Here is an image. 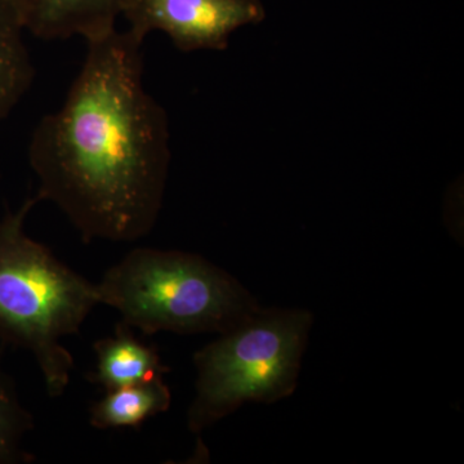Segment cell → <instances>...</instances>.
I'll return each mask as SVG.
<instances>
[{
	"instance_id": "obj_1",
	"label": "cell",
	"mask_w": 464,
	"mask_h": 464,
	"mask_svg": "<svg viewBox=\"0 0 464 464\" xmlns=\"http://www.w3.org/2000/svg\"><path fill=\"white\" fill-rule=\"evenodd\" d=\"M143 42L115 29L87 42L81 72L29 143L39 201L84 243H132L157 225L170 166L166 110L143 84Z\"/></svg>"
},
{
	"instance_id": "obj_3",
	"label": "cell",
	"mask_w": 464,
	"mask_h": 464,
	"mask_svg": "<svg viewBox=\"0 0 464 464\" xmlns=\"http://www.w3.org/2000/svg\"><path fill=\"white\" fill-rule=\"evenodd\" d=\"M96 284L100 304L148 335L222 334L261 308L230 274L181 250L134 248Z\"/></svg>"
},
{
	"instance_id": "obj_6",
	"label": "cell",
	"mask_w": 464,
	"mask_h": 464,
	"mask_svg": "<svg viewBox=\"0 0 464 464\" xmlns=\"http://www.w3.org/2000/svg\"><path fill=\"white\" fill-rule=\"evenodd\" d=\"M26 32L42 41L81 36L85 42L116 29L132 0H14Z\"/></svg>"
},
{
	"instance_id": "obj_4",
	"label": "cell",
	"mask_w": 464,
	"mask_h": 464,
	"mask_svg": "<svg viewBox=\"0 0 464 464\" xmlns=\"http://www.w3.org/2000/svg\"><path fill=\"white\" fill-rule=\"evenodd\" d=\"M311 324L313 316L304 310L259 308L198 351L188 430L203 432L246 402L289 396L297 384Z\"/></svg>"
},
{
	"instance_id": "obj_7",
	"label": "cell",
	"mask_w": 464,
	"mask_h": 464,
	"mask_svg": "<svg viewBox=\"0 0 464 464\" xmlns=\"http://www.w3.org/2000/svg\"><path fill=\"white\" fill-rule=\"evenodd\" d=\"M96 369L88 380L101 389L111 391L151 380L169 372L161 362L158 348L134 337L132 328L118 323L111 337L93 344Z\"/></svg>"
},
{
	"instance_id": "obj_5",
	"label": "cell",
	"mask_w": 464,
	"mask_h": 464,
	"mask_svg": "<svg viewBox=\"0 0 464 464\" xmlns=\"http://www.w3.org/2000/svg\"><path fill=\"white\" fill-rule=\"evenodd\" d=\"M123 17L142 41L161 32L188 53L227 50L232 34L261 24L266 11L261 0H132Z\"/></svg>"
},
{
	"instance_id": "obj_10",
	"label": "cell",
	"mask_w": 464,
	"mask_h": 464,
	"mask_svg": "<svg viewBox=\"0 0 464 464\" xmlns=\"http://www.w3.org/2000/svg\"><path fill=\"white\" fill-rule=\"evenodd\" d=\"M33 429V415L21 404L14 380L0 364V464L35 460L24 449V440Z\"/></svg>"
},
{
	"instance_id": "obj_2",
	"label": "cell",
	"mask_w": 464,
	"mask_h": 464,
	"mask_svg": "<svg viewBox=\"0 0 464 464\" xmlns=\"http://www.w3.org/2000/svg\"><path fill=\"white\" fill-rule=\"evenodd\" d=\"M38 201L29 198L0 219V340L32 353L54 399L63 395L74 369L63 338L78 334L100 301L97 284L26 234Z\"/></svg>"
},
{
	"instance_id": "obj_8",
	"label": "cell",
	"mask_w": 464,
	"mask_h": 464,
	"mask_svg": "<svg viewBox=\"0 0 464 464\" xmlns=\"http://www.w3.org/2000/svg\"><path fill=\"white\" fill-rule=\"evenodd\" d=\"M172 402V393L157 375L151 380L111 391L92 405L90 423L97 430L137 429L143 422L166 413Z\"/></svg>"
},
{
	"instance_id": "obj_9",
	"label": "cell",
	"mask_w": 464,
	"mask_h": 464,
	"mask_svg": "<svg viewBox=\"0 0 464 464\" xmlns=\"http://www.w3.org/2000/svg\"><path fill=\"white\" fill-rule=\"evenodd\" d=\"M26 29L14 0H0V121L26 96L35 79Z\"/></svg>"
}]
</instances>
